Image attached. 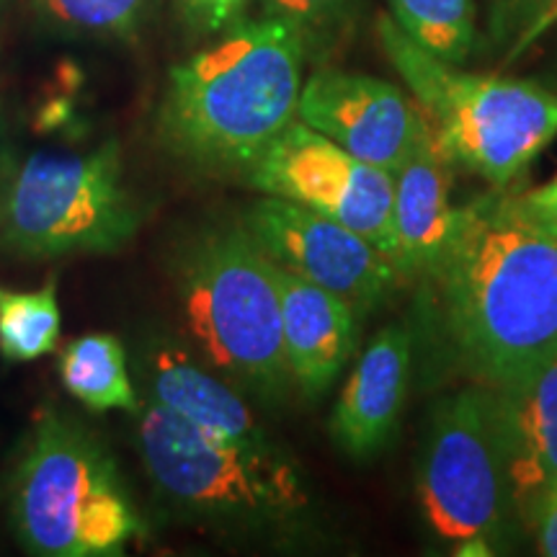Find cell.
I'll return each instance as SVG.
<instances>
[{
	"instance_id": "obj_1",
	"label": "cell",
	"mask_w": 557,
	"mask_h": 557,
	"mask_svg": "<svg viewBox=\"0 0 557 557\" xmlns=\"http://www.w3.org/2000/svg\"><path fill=\"white\" fill-rule=\"evenodd\" d=\"M431 278L457 357L483 380L500 385L557 351V222L521 194L459 207Z\"/></svg>"
},
{
	"instance_id": "obj_2",
	"label": "cell",
	"mask_w": 557,
	"mask_h": 557,
	"mask_svg": "<svg viewBox=\"0 0 557 557\" xmlns=\"http://www.w3.org/2000/svg\"><path fill=\"white\" fill-rule=\"evenodd\" d=\"M302 37L284 18L233 21L225 34L171 67L156 135L197 169H243L297 120Z\"/></svg>"
},
{
	"instance_id": "obj_3",
	"label": "cell",
	"mask_w": 557,
	"mask_h": 557,
	"mask_svg": "<svg viewBox=\"0 0 557 557\" xmlns=\"http://www.w3.org/2000/svg\"><path fill=\"white\" fill-rule=\"evenodd\" d=\"M173 289L186 338L222 380L263 398L295 382L274 269L246 227L186 240L173 256Z\"/></svg>"
},
{
	"instance_id": "obj_4",
	"label": "cell",
	"mask_w": 557,
	"mask_h": 557,
	"mask_svg": "<svg viewBox=\"0 0 557 557\" xmlns=\"http://www.w3.org/2000/svg\"><path fill=\"white\" fill-rule=\"evenodd\" d=\"M9 513L26 553L41 557H114L143 534L107 444L60 413L41 416L24 438Z\"/></svg>"
},
{
	"instance_id": "obj_5",
	"label": "cell",
	"mask_w": 557,
	"mask_h": 557,
	"mask_svg": "<svg viewBox=\"0 0 557 557\" xmlns=\"http://www.w3.org/2000/svg\"><path fill=\"white\" fill-rule=\"evenodd\" d=\"M382 50L413 90L442 156L496 189L511 184L557 137V94L540 83L462 73L380 16Z\"/></svg>"
},
{
	"instance_id": "obj_6",
	"label": "cell",
	"mask_w": 557,
	"mask_h": 557,
	"mask_svg": "<svg viewBox=\"0 0 557 557\" xmlns=\"http://www.w3.org/2000/svg\"><path fill=\"white\" fill-rule=\"evenodd\" d=\"M137 449L158 498L207 524H274L310 506L295 462L276 444L235 442L158 403L137 410Z\"/></svg>"
},
{
	"instance_id": "obj_7",
	"label": "cell",
	"mask_w": 557,
	"mask_h": 557,
	"mask_svg": "<svg viewBox=\"0 0 557 557\" xmlns=\"http://www.w3.org/2000/svg\"><path fill=\"white\" fill-rule=\"evenodd\" d=\"M137 227L116 143L88 152H32L0 171V250L16 259L116 253Z\"/></svg>"
},
{
	"instance_id": "obj_8",
	"label": "cell",
	"mask_w": 557,
	"mask_h": 557,
	"mask_svg": "<svg viewBox=\"0 0 557 557\" xmlns=\"http://www.w3.org/2000/svg\"><path fill=\"white\" fill-rule=\"evenodd\" d=\"M418 496L434 532L451 542L498 527L506 475L491 393L472 387L436 408L418 468Z\"/></svg>"
},
{
	"instance_id": "obj_9",
	"label": "cell",
	"mask_w": 557,
	"mask_h": 557,
	"mask_svg": "<svg viewBox=\"0 0 557 557\" xmlns=\"http://www.w3.org/2000/svg\"><path fill=\"white\" fill-rule=\"evenodd\" d=\"M246 173L269 197L315 209L395 256L393 173L364 163L305 122L295 120L271 139Z\"/></svg>"
},
{
	"instance_id": "obj_10",
	"label": "cell",
	"mask_w": 557,
	"mask_h": 557,
	"mask_svg": "<svg viewBox=\"0 0 557 557\" xmlns=\"http://www.w3.org/2000/svg\"><path fill=\"white\" fill-rule=\"evenodd\" d=\"M248 235L278 267L295 271L364 312L403 274L357 230L282 197H263L246 214Z\"/></svg>"
},
{
	"instance_id": "obj_11",
	"label": "cell",
	"mask_w": 557,
	"mask_h": 557,
	"mask_svg": "<svg viewBox=\"0 0 557 557\" xmlns=\"http://www.w3.org/2000/svg\"><path fill=\"white\" fill-rule=\"evenodd\" d=\"M297 120L364 163L395 173L429 120L393 83L323 67L302 86Z\"/></svg>"
},
{
	"instance_id": "obj_12",
	"label": "cell",
	"mask_w": 557,
	"mask_h": 557,
	"mask_svg": "<svg viewBox=\"0 0 557 557\" xmlns=\"http://www.w3.org/2000/svg\"><path fill=\"white\" fill-rule=\"evenodd\" d=\"M506 496L532 521L557 493V351L491 393Z\"/></svg>"
},
{
	"instance_id": "obj_13",
	"label": "cell",
	"mask_w": 557,
	"mask_h": 557,
	"mask_svg": "<svg viewBox=\"0 0 557 557\" xmlns=\"http://www.w3.org/2000/svg\"><path fill=\"white\" fill-rule=\"evenodd\" d=\"M271 269L282 305L284 354L292 380L305 395L315 398L336 382L351 357L357 344V310L276 261H271Z\"/></svg>"
},
{
	"instance_id": "obj_14",
	"label": "cell",
	"mask_w": 557,
	"mask_h": 557,
	"mask_svg": "<svg viewBox=\"0 0 557 557\" xmlns=\"http://www.w3.org/2000/svg\"><path fill=\"white\" fill-rule=\"evenodd\" d=\"M447 163L426 124L393 173V261L403 276H431L449 246L457 207L449 205Z\"/></svg>"
},
{
	"instance_id": "obj_15",
	"label": "cell",
	"mask_w": 557,
	"mask_h": 557,
	"mask_svg": "<svg viewBox=\"0 0 557 557\" xmlns=\"http://www.w3.org/2000/svg\"><path fill=\"white\" fill-rule=\"evenodd\" d=\"M408 374V331L387 325L361 354L333 410L331 434L348 457H372L385 447L406 403Z\"/></svg>"
},
{
	"instance_id": "obj_16",
	"label": "cell",
	"mask_w": 557,
	"mask_h": 557,
	"mask_svg": "<svg viewBox=\"0 0 557 557\" xmlns=\"http://www.w3.org/2000/svg\"><path fill=\"white\" fill-rule=\"evenodd\" d=\"M145 380L150 398L194 426L235 442H269L253 410L235 385L209 369L189 346L171 338L152 341L145 354Z\"/></svg>"
},
{
	"instance_id": "obj_17",
	"label": "cell",
	"mask_w": 557,
	"mask_h": 557,
	"mask_svg": "<svg viewBox=\"0 0 557 557\" xmlns=\"http://www.w3.org/2000/svg\"><path fill=\"white\" fill-rule=\"evenodd\" d=\"M62 385L94 413L143 408L129 377V361L122 341L111 333H88L70 341L60 359Z\"/></svg>"
},
{
	"instance_id": "obj_18",
	"label": "cell",
	"mask_w": 557,
	"mask_h": 557,
	"mask_svg": "<svg viewBox=\"0 0 557 557\" xmlns=\"http://www.w3.org/2000/svg\"><path fill=\"white\" fill-rule=\"evenodd\" d=\"M62 312L58 282L41 289L16 292L0 287V357L11 364H29L58 348Z\"/></svg>"
},
{
	"instance_id": "obj_19",
	"label": "cell",
	"mask_w": 557,
	"mask_h": 557,
	"mask_svg": "<svg viewBox=\"0 0 557 557\" xmlns=\"http://www.w3.org/2000/svg\"><path fill=\"white\" fill-rule=\"evenodd\" d=\"M395 24L438 60H468L475 41L472 0H389Z\"/></svg>"
},
{
	"instance_id": "obj_20",
	"label": "cell",
	"mask_w": 557,
	"mask_h": 557,
	"mask_svg": "<svg viewBox=\"0 0 557 557\" xmlns=\"http://www.w3.org/2000/svg\"><path fill=\"white\" fill-rule=\"evenodd\" d=\"M41 24L65 37L129 39L150 16L152 0H32Z\"/></svg>"
},
{
	"instance_id": "obj_21",
	"label": "cell",
	"mask_w": 557,
	"mask_h": 557,
	"mask_svg": "<svg viewBox=\"0 0 557 557\" xmlns=\"http://www.w3.org/2000/svg\"><path fill=\"white\" fill-rule=\"evenodd\" d=\"M263 16L284 18L302 37L305 54H325L351 26L359 0H261Z\"/></svg>"
},
{
	"instance_id": "obj_22",
	"label": "cell",
	"mask_w": 557,
	"mask_h": 557,
	"mask_svg": "<svg viewBox=\"0 0 557 557\" xmlns=\"http://www.w3.org/2000/svg\"><path fill=\"white\" fill-rule=\"evenodd\" d=\"M181 18L197 34H218L225 32L246 0H176Z\"/></svg>"
},
{
	"instance_id": "obj_23",
	"label": "cell",
	"mask_w": 557,
	"mask_h": 557,
	"mask_svg": "<svg viewBox=\"0 0 557 557\" xmlns=\"http://www.w3.org/2000/svg\"><path fill=\"white\" fill-rule=\"evenodd\" d=\"M553 3L557 0H491V29L498 37L529 29L540 24Z\"/></svg>"
},
{
	"instance_id": "obj_24",
	"label": "cell",
	"mask_w": 557,
	"mask_h": 557,
	"mask_svg": "<svg viewBox=\"0 0 557 557\" xmlns=\"http://www.w3.org/2000/svg\"><path fill=\"white\" fill-rule=\"evenodd\" d=\"M532 524L537 527L540 553L547 557H557V493H553V496L540 506Z\"/></svg>"
},
{
	"instance_id": "obj_25",
	"label": "cell",
	"mask_w": 557,
	"mask_h": 557,
	"mask_svg": "<svg viewBox=\"0 0 557 557\" xmlns=\"http://www.w3.org/2000/svg\"><path fill=\"white\" fill-rule=\"evenodd\" d=\"M521 197H524L529 207L537 209L540 214H545L547 220L557 222V176L553 181H547L545 186H540V189L521 194Z\"/></svg>"
}]
</instances>
